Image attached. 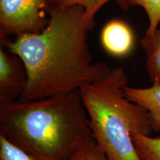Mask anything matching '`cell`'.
Wrapping results in <instances>:
<instances>
[{
	"mask_svg": "<svg viewBox=\"0 0 160 160\" xmlns=\"http://www.w3.org/2000/svg\"><path fill=\"white\" fill-rule=\"evenodd\" d=\"M48 15L42 31L20 35L1 46L18 56L25 66L27 85L20 101L79 90L105 79L111 71L105 63L93 62L87 37L91 30L83 7H49Z\"/></svg>",
	"mask_w": 160,
	"mask_h": 160,
	"instance_id": "obj_1",
	"label": "cell"
},
{
	"mask_svg": "<svg viewBox=\"0 0 160 160\" xmlns=\"http://www.w3.org/2000/svg\"><path fill=\"white\" fill-rule=\"evenodd\" d=\"M48 0H0L1 46L25 33L42 31L49 22Z\"/></svg>",
	"mask_w": 160,
	"mask_h": 160,
	"instance_id": "obj_4",
	"label": "cell"
},
{
	"mask_svg": "<svg viewBox=\"0 0 160 160\" xmlns=\"http://www.w3.org/2000/svg\"><path fill=\"white\" fill-rule=\"evenodd\" d=\"M0 160H40L0 133Z\"/></svg>",
	"mask_w": 160,
	"mask_h": 160,
	"instance_id": "obj_12",
	"label": "cell"
},
{
	"mask_svg": "<svg viewBox=\"0 0 160 160\" xmlns=\"http://www.w3.org/2000/svg\"><path fill=\"white\" fill-rule=\"evenodd\" d=\"M0 133L40 160H70L93 137L79 90L0 103Z\"/></svg>",
	"mask_w": 160,
	"mask_h": 160,
	"instance_id": "obj_2",
	"label": "cell"
},
{
	"mask_svg": "<svg viewBox=\"0 0 160 160\" xmlns=\"http://www.w3.org/2000/svg\"><path fill=\"white\" fill-rule=\"evenodd\" d=\"M100 41L109 54L117 57L128 55L134 45V35L130 26L119 19H112L102 30Z\"/></svg>",
	"mask_w": 160,
	"mask_h": 160,
	"instance_id": "obj_6",
	"label": "cell"
},
{
	"mask_svg": "<svg viewBox=\"0 0 160 160\" xmlns=\"http://www.w3.org/2000/svg\"><path fill=\"white\" fill-rule=\"evenodd\" d=\"M27 73L21 59L0 48V103L19 99L27 85Z\"/></svg>",
	"mask_w": 160,
	"mask_h": 160,
	"instance_id": "obj_5",
	"label": "cell"
},
{
	"mask_svg": "<svg viewBox=\"0 0 160 160\" xmlns=\"http://www.w3.org/2000/svg\"><path fill=\"white\" fill-rule=\"evenodd\" d=\"M132 139L140 160H160V137L134 133Z\"/></svg>",
	"mask_w": 160,
	"mask_h": 160,
	"instance_id": "obj_10",
	"label": "cell"
},
{
	"mask_svg": "<svg viewBox=\"0 0 160 160\" xmlns=\"http://www.w3.org/2000/svg\"><path fill=\"white\" fill-rule=\"evenodd\" d=\"M141 45L146 55V71L153 82L160 83V26L153 33H145Z\"/></svg>",
	"mask_w": 160,
	"mask_h": 160,
	"instance_id": "obj_8",
	"label": "cell"
},
{
	"mask_svg": "<svg viewBox=\"0 0 160 160\" xmlns=\"http://www.w3.org/2000/svg\"><path fill=\"white\" fill-rule=\"evenodd\" d=\"M127 85L125 70L117 67L79 89L93 139L110 160H140L132 134L150 135L153 130L148 112L126 97Z\"/></svg>",
	"mask_w": 160,
	"mask_h": 160,
	"instance_id": "obj_3",
	"label": "cell"
},
{
	"mask_svg": "<svg viewBox=\"0 0 160 160\" xmlns=\"http://www.w3.org/2000/svg\"><path fill=\"white\" fill-rule=\"evenodd\" d=\"M125 94L129 100L148 112L153 130L160 131V83L153 82L152 86L145 88L127 85Z\"/></svg>",
	"mask_w": 160,
	"mask_h": 160,
	"instance_id": "obj_7",
	"label": "cell"
},
{
	"mask_svg": "<svg viewBox=\"0 0 160 160\" xmlns=\"http://www.w3.org/2000/svg\"><path fill=\"white\" fill-rule=\"evenodd\" d=\"M70 160H110V159L92 137L79 148Z\"/></svg>",
	"mask_w": 160,
	"mask_h": 160,
	"instance_id": "obj_13",
	"label": "cell"
},
{
	"mask_svg": "<svg viewBox=\"0 0 160 160\" xmlns=\"http://www.w3.org/2000/svg\"><path fill=\"white\" fill-rule=\"evenodd\" d=\"M130 6L142 8L148 18L145 33H153L160 25V0H128Z\"/></svg>",
	"mask_w": 160,
	"mask_h": 160,
	"instance_id": "obj_11",
	"label": "cell"
},
{
	"mask_svg": "<svg viewBox=\"0 0 160 160\" xmlns=\"http://www.w3.org/2000/svg\"><path fill=\"white\" fill-rule=\"evenodd\" d=\"M111 0H48L49 7H57L59 8L79 5L85 9V17L90 30H93L95 26V15L102 6ZM119 7L123 10H128L130 5L128 0H116Z\"/></svg>",
	"mask_w": 160,
	"mask_h": 160,
	"instance_id": "obj_9",
	"label": "cell"
}]
</instances>
